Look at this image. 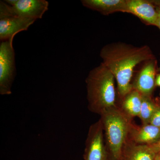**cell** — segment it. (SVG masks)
I'll use <instances>...</instances> for the list:
<instances>
[{
    "instance_id": "14",
    "label": "cell",
    "mask_w": 160,
    "mask_h": 160,
    "mask_svg": "<svg viewBox=\"0 0 160 160\" xmlns=\"http://www.w3.org/2000/svg\"><path fill=\"white\" fill-rule=\"evenodd\" d=\"M142 96V106L138 117L143 125L149 124L152 115L158 105L152 98V97Z\"/></svg>"
},
{
    "instance_id": "17",
    "label": "cell",
    "mask_w": 160,
    "mask_h": 160,
    "mask_svg": "<svg viewBox=\"0 0 160 160\" xmlns=\"http://www.w3.org/2000/svg\"><path fill=\"white\" fill-rule=\"evenodd\" d=\"M155 85L156 86L160 87V72H159L156 77Z\"/></svg>"
},
{
    "instance_id": "7",
    "label": "cell",
    "mask_w": 160,
    "mask_h": 160,
    "mask_svg": "<svg viewBox=\"0 0 160 160\" xmlns=\"http://www.w3.org/2000/svg\"><path fill=\"white\" fill-rule=\"evenodd\" d=\"M9 11L20 17L34 20L41 19L48 10L49 2L46 0H6Z\"/></svg>"
},
{
    "instance_id": "6",
    "label": "cell",
    "mask_w": 160,
    "mask_h": 160,
    "mask_svg": "<svg viewBox=\"0 0 160 160\" xmlns=\"http://www.w3.org/2000/svg\"><path fill=\"white\" fill-rule=\"evenodd\" d=\"M83 157L84 160H110L100 119L89 127Z\"/></svg>"
},
{
    "instance_id": "10",
    "label": "cell",
    "mask_w": 160,
    "mask_h": 160,
    "mask_svg": "<svg viewBox=\"0 0 160 160\" xmlns=\"http://www.w3.org/2000/svg\"><path fill=\"white\" fill-rule=\"evenodd\" d=\"M160 138V128L150 124L137 126L132 123L129 135V139L141 145H150Z\"/></svg>"
},
{
    "instance_id": "19",
    "label": "cell",
    "mask_w": 160,
    "mask_h": 160,
    "mask_svg": "<svg viewBox=\"0 0 160 160\" xmlns=\"http://www.w3.org/2000/svg\"><path fill=\"white\" fill-rule=\"evenodd\" d=\"M154 160H160V152L156 154Z\"/></svg>"
},
{
    "instance_id": "13",
    "label": "cell",
    "mask_w": 160,
    "mask_h": 160,
    "mask_svg": "<svg viewBox=\"0 0 160 160\" xmlns=\"http://www.w3.org/2000/svg\"><path fill=\"white\" fill-rule=\"evenodd\" d=\"M122 100L120 107L126 115L131 118L139 116L142 101V96L133 89Z\"/></svg>"
},
{
    "instance_id": "18",
    "label": "cell",
    "mask_w": 160,
    "mask_h": 160,
    "mask_svg": "<svg viewBox=\"0 0 160 160\" xmlns=\"http://www.w3.org/2000/svg\"><path fill=\"white\" fill-rule=\"evenodd\" d=\"M157 7L158 14L157 27H158L160 30V6H159V7L157 6Z\"/></svg>"
},
{
    "instance_id": "9",
    "label": "cell",
    "mask_w": 160,
    "mask_h": 160,
    "mask_svg": "<svg viewBox=\"0 0 160 160\" xmlns=\"http://www.w3.org/2000/svg\"><path fill=\"white\" fill-rule=\"evenodd\" d=\"M129 13L134 15L147 25L157 26V7L154 1L127 0Z\"/></svg>"
},
{
    "instance_id": "3",
    "label": "cell",
    "mask_w": 160,
    "mask_h": 160,
    "mask_svg": "<svg viewBox=\"0 0 160 160\" xmlns=\"http://www.w3.org/2000/svg\"><path fill=\"white\" fill-rule=\"evenodd\" d=\"M100 116L110 160H119L129 137L132 118L118 106L108 109Z\"/></svg>"
},
{
    "instance_id": "1",
    "label": "cell",
    "mask_w": 160,
    "mask_h": 160,
    "mask_svg": "<svg viewBox=\"0 0 160 160\" xmlns=\"http://www.w3.org/2000/svg\"><path fill=\"white\" fill-rule=\"evenodd\" d=\"M100 55L102 63L114 76L122 100L133 89L131 82L135 68L140 63L155 58L148 46L137 47L122 42L106 45Z\"/></svg>"
},
{
    "instance_id": "20",
    "label": "cell",
    "mask_w": 160,
    "mask_h": 160,
    "mask_svg": "<svg viewBox=\"0 0 160 160\" xmlns=\"http://www.w3.org/2000/svg\"><path fill=\"white\" fill-rule=\"evenodd\" d=\"M157 71L158 72H160V65L159 67V68L158 69Z\"/></svg>"
},
{
    "instance_id": "11",
    "label": "cell",
    "mask_w": 160,
    "mask_h": 160,
    "mask_svg": "<svg viewBox=\"0 0 160 160\" xmlns=\"http://www.w3.org/2000/svg\"><path fill=\"white\" fill-rule=\"evenodd\" d=\"M83 6L104 15L116 12L129 13L127 0H82Z\"/></svg>"
},
{
    "instance_id": "8",
    "label": "cell",
    "mask_w": 160,
    "mask_h": 160,
    "mask_svg": "<svg viewBox=\"0 0 160 160\" xmlns=\"http://www.w3.org/2000/svg\"><path fill=\"white\" fill-rule=\"evenodd\" d=\"M156 58L146 62L132 83L133 89L137 90L142 95L152 97L156 86Z\"/></svg>"
},
{
    "instance_id": "5",
    "label": "cell",
    "mask_w": 160,
    "mask_h": 160,
    "mask_svg": "<svg viewBox=\"0 0 160 160\" xmlns=\"http://www.w3.org/2000/svg\"><path fill=\"white\" fill-rule=\"evenodd\" d=\"M35 21L12 14L6 2H0V39L2 42L9 40L21 32L26 31Z\"/></svg>"
},
{
    "instance_id": "15",
    "label": "cell",
    "mask_w": 160,
    "mask_h": 160,
    "mask_svg": "<svg viewBox=\"0 0 160 160\" xmlns=\"http://www.w3.org/2000/svg\"><path fill=\"white\" fill-rule=\"evenodd\" d=\"M149 124L160 128V106L158 105L152 117Z\"/></svg>"
},
{
    "instance_id": "2",
    "label": "cell",
    "mask_w": 160,
    "mask_h": 160,
    "mask_svg": "<svg viewBox=\"0 0 160 160\" xmlns=\"http://www.w3.org/2000/svg\"><path fill=\"white\" fill-rule=\"evenodd\" d=\"M115 78L102 63L92 69L86 78L88 109L101 115L117 106Z\"/></svg>"
},
{
    "instance_id": "12",
    "label": "cell",
    "mask_w": 160,
    "mask_h": 160,
    "mask_svg": "<svg viewBox=\"0 0 160 160\" xmlns=\"http://www.w3.org/2000/svg\"><path fill=\"white\" fill-rule=\"evenodd\" d=\"M156 155L148 145L137 144L128 138L119 160H154Z\"/></svg>"
},
{
    "instance_id": "16",
    "label": "cell",
    "mask_w": 160,
    "mask_h": 160,
    "mask_svg": "<svg viewBox=\"0 0 160 160\" xmlns=\"http://www.w3.org/2000/svg\"><path fill=\"white\" fill-rule=\"evenodd\" d=\"M148 146L156 154L160 152V138L156 142Z\"/></svg>"
},
{
    "instance_id": "4",
    "label": "cell",
    "mask_w": 160,
    "mask_h": 160,
    "mask_svg": "<svg viewBox=\"0 0 160 160\" xmlns=\"http://www.w3.org/2000/svg\"><path fill=\"white\" fill-rule=\"evenodd\" d=\"M14 37L2 41L0 45V94H11V87L15 74Z\"/></svg>"
}]
</instances>
